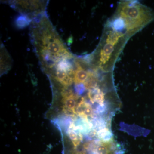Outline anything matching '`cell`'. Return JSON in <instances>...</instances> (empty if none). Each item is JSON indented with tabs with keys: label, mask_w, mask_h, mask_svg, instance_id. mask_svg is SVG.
<instances>
[{
	"label": "cell",
	"mask_w": 154,
	"mask_h": 154,
	"mask_svg": "<svg viewBox=\"0 0 154 154\" xmlns=\"http://www.w3.org/2000/svg\"><path fill=\"white\" fill-rule=\"evenodd\" d=\"M100 45L94 55L97 60L96 67L100 68L102 71H111L119 53L124 47L127 40L129 38L126 33L114 30L107 24Z\"/></svg>",
	"instance_id": "obj_1"
},
{
	"label": "cell",
	"mask_w": 154,
	"mask_h": 154,
	"mask_svg": "<svg viewBox=\"0 0 154 154\" xmlns=\"http://www.w3.org/2000/svg\"><path fill=\"white\" fill-rule=\"evenodd\" d=\"M45 27V30H42V33L37 34L36 47H40L37 50L43 66L46 64V67L52 68L62 60L70 59L72 55L51 25Z\"/></svg>",
	"instance_id": "obj_2"
},
{
	"label": "cell",
	"mask_w": 154,
	"mask_h": 154,
	"mask_svg": "<svg viewBox=\"0 0 154 154\" xmlns=\"http://www.w3.org/2000/svg\"><path fill=\"white\" fill-rule=\"evenodd\" d=\"M115 16L123 20L127 34L129 37L154 20L152 10L136 1L119 2Z\"/></svg>",
	"instance_id": "obj_3"
},
{
	"label": "cell",
	"mask_w": 154,
	"mask_h": 154,
	"mask_svg": "<svg viewBox=\"0 0 154 154\" xmlns=\"http://www.w3.org/2000/svg\"><path fill=\"white\" fill-rule=\"evenodd\" d=\"M16 5H13L16 6L14 7L18 10H22L23 9L24 12L25 10L27 11L28 14H29V11H30L31 13H36L38 12L39 7L40 5H40L41 2L39 1H16L15 2Z\"/></svg>",
	"instance_id": "obj_4"
},
{
	"label": "cell",
	"mask_w": 154,
	"mask_h": 154,
	"mask_svg": "<svg viewBox=\"0 0 154 154\" xmlns=\"http://www.w3.org/2000/svg\"><path fill=\"white\" fill-rule=\"evenodd\" d=\"M75 66L76 69L74 72V82L76 85L85 83L90 76V71H86L79 61L75 62Z\"/></svg>",
	"instance_id": "obj_5"
},
{
	"label": "cell",
	"mask_w": 154,
	"mask_h": 154,
	"mask_svg": "<svg viewBox=\"0 0 154 154\" xmlns=\"http://www.w3.org/2000/svg\"><path fill=\"white\" fill-rule=\"evenodd\" d=\"M88 96L93 104L97 102L101 105L104 104L105 95L99 88H96L89 90Z\"/></svg>",
	"instance_id": "obj_6"
},
{
	"label": "cell",
	"mask_w": 154,
	"mask_h": 154,
	"mask_svg": "<svg viewBox=\"0 0 154 154\" xmlns=\"http://www.w3.org/2000/svg\"><path fill=\"white\" fill-rule=\"evenodd\" d=\"M31 22V19L29 16L22 14L17 17L15 21V23L17 28L22 29L28 26Z\"/></svg>",
	"instance_id": "obj_7"
},
{
	"label": "cell",
	"mask_w": 154,
	"mask_h": 154,
	"mask_svg": "<svg viewBox=\"0 0 154 154\" xmlns=\"http://www.w3.org/2000/svg\"><path fill=\"white\" fill-rule=\"evenodd\" d=\"M77 99L78 96L74 94L68 97L63 98V102L64 107L72 110L74 112L75 108L76 107Z\"/></svg>",
	"instance_id": "obj_8"
},
{
	"label": "cell",
	"mask_w": 154,
	"mask_h": 154,
	"mask_svg": "<svg viewBox=\"0 0 154 154\" xmlns=\"http://www.w3.org/2000/svg\"><path fill=\"white\" fill-rule=\"evenodd\" d=\"M99 137L102 139L104 142H109L111 141L112 134L109 129L107 128L100 130L98 133Z\"/></svg>",
	"instance_id": "obj_9"
},
{
	"label": "cell",
	"mask_w": 154,
	"mask_h": 154,
	"mask_svg": "<svg viewBox=\"0 0 154 154\" xmlns=\"http://www.w3.org/2000/svg\"><path fill=\"white\" fill-rule=\"evenodd\" d=\"M68 134L73 144L75 146H77L79 144L80 142V139L79 138L77 133L73 130H69Z\"/></svg>",
	"instance_id": "obj_10"
},
{
	"label": "cell",
	"mask_w": 154,
	"mask_h": 154,
	"mask_svg": "<svg viewBox=\"0 0 154 154\" xmlns=\"http://www.w3.org/2000/svg\"><path fill=\"white\" fill-rule=\"evenodd\" d=\"M93 113H94V111H93L92 107L91 105L88 104L85 112H84L82 117L87 119L88 116H93Z\"/></svg>",
	"instance_id": "obj_11"
}]
</instances>
